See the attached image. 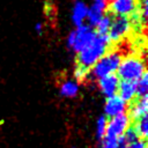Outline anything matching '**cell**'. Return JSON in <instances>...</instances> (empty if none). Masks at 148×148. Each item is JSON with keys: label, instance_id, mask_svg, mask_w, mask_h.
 I'll use <instances>...</instances> for the list:
<instances>
[{"label": "cell", "instance_id": "obj_1", "mask_svg": "<svg viewBox=\"0 0 148 148\" xmlns=\"http://www.w3.org/2000/svg\"><path fill=\"white\" fill-rule=\"evenodd\" d=\"M111 42L108 37V35H98L96 34V37L94 40L84 47L82 51L77 53L76 58V65L82 66L87 69H90L110 49Z\"/></svg>", "mask_w": 148, "mask_h": 148}, {"label": "cell", "instance_id": "obj_2", "mask_svg": "<svg viewBox=\"0 0 148 148\" xmlns=\"http://www.w3.org/2000/svg\"><path fill=\"white\" fill-rule=\"evenodd\" d=\"M121 53L118 50H109L90 69H89V77L97 81L98 79L116 74L118 66L121 61Z\"/></svg>", "mask_w": 148, "mask_h": 148}, {"label": "cell", "instance_id": "obj_3", "mask_svg": "<svg viewBox=\"0 0 148 148\" xmlns=\"http://www.w3.org/2000/svg\"><path fill=\"white\" fill-rule=\"evenodd\" d=\"M146 72V62L141 57L127 56L123 57L121 61L116 72L119 80L125 81H138Z\"/></svg>", "mask_w": 148, "mask_h": 148}, {"label": "cell", "instance_id": "obj_4", "mask_svg": "<svg viewBox=\"0 0 148 148\" xmlns=\"http://www.w3.org/2000/svg\"><path fill=\"white\" fill-rule=\"evenodd\" d=\"M96 37V31L92 27L84 23L80 27H76L74 30H72L66 39L68 49L74 51L76 54L82 51L84 47H87Z\"/></svg>", "mask_w": 148, "mask_h": 148}, {"label": "cell", "instance_id": "obj_5", "mask_svg": "<svg viewBox=\"0 0 148 148\" xmlns=\"http://www.w3.org/2000/svg\"><path fill=\"white\" fill-rule=\"evenodd\" d=\"M133 28V24L131 22V18L128 16H112V22L108 32V37L112 43H119L124 38H126L131 30Z\"/></svg>", "mask_w": 148, "mask_h": 148}, {"label": "cell", "instance_id": "obj_6", "mask_svg": "<svg viewBox=\"0 0 148 148\" xmlns=\"http://www.w3.org/2000/svg\"><path fill=\"white\" fill-rule=\"evenodd\" d=\"M132 125V120L128 117L127 113H121L119 116L108 118V124H106V133L105 135L112 136L120 139L125 131Z\"/></svg>", "mask_w": 148, "mask_h": 148}, {"label": "cell", "instance_id": "obj_7", "mask_svg": "<svg viewBox=\"0 0 148 148\" xmlns=\"http://www.w3.org/2000/svg\"><path fill=\"white\" fill-rule=\"evenodd\" d=\"M110 0H92L91 5L88 6V15H87V24L95 28L98 21L108 14Z\"/></svg>", "mask_w": 148, "mask_h": 148}, {"label": "cell", "instance_id": "obj_8", "mask_svg": "<svg viewBox=\"0 0 148 148\" xmlns=\"http://www.w3.org/2000/svg\"><path fill=\"white\" fill-rule=\"evenodd\" d=\"M138 8V0H110L109 10L114 16H131Z\"/></svg>", "mask_w": 148, "mask_h": 148}, {"label": "cell", "instance_id": "obj_9", "mask_svg": "<svg viewBox=\"0 0 148 148\" xmlns=\"http://www.w3.org/2000/svg\"><path fill=\"white\" fill-rule=\"evenodd\" d=\"M127 106H128V104L126 102H124L118 95L108 97L105 99L104 108H103L104 116L106 118H112V117L119 116L121 113H126Z\"/></svg>", "mask_w": 148, "mask_h": 148}, {"label": "cell", "instance_id": "obj_10", "mask_svg": "<svg viewBox=\"0 0 148 148\" xmlns=\"http://www.w3.org/2000/svg\"><path fill=\"white\" fill-rule=\"evenodd\" d=\"M119 81L120 80L117 76V74H111V75H106V76L98 79L96 83H97V87L101 94L108 98V97L117 95Z\"/></svg>", "mask_w": 148, "mask_h": 148}, {"label": "cell", "instance_id": "obj_11", "mask_svg": "<svg viewBox=\"0 0 148 148\" xmlns=\"http://www.w3.org/2000/svg\"><path fill=\"white\" fill-rule=\"evenodd\" d=\"M148 112V96L136 97L127 106V114L132 121L138 120L139 118L146 116Z\"/></svg>", "mask_w": 148, "mask_h": 148}, {"label": "cell", "instance_id": "obj_12", "mask_svg": "<svg viewBox=\"0 0 148 148\" xmlns=\"http://www.w3.org/2000/svg\"><path fill=\"white\" fill-rule=\"evenodd\" d=\"M117 95L127 104H130L131 102H133L136 98V87H135V82L133 81H125V80H120L119 84H118V90H117Z\"/></svg>", "mask_w": 148, "mask_h": 148}, {"label": "cell", "instance_id": "obj_13", "mask_svg": "<svg viewBox=\"0 0 148 148\" xmlns=\"http://www.w3.org/2000/svg\"><path fill=\"white\" fill-rule=\"evenodd\" d=\"M88 15V5L82 0H76L72 8V22L76 27H80L86 23Z\"/></svg>", "mask_w": 148, "mask_h": 148}, {"label": "cell", "instance_id": "obj_14", "mask_svg": "<svg viewBox=\"0 0 148 148\" xmlns=\"http://www.w3.org/2000/svg\"><path fill=\"white\" fill-rule=\"evenodd\" d=\"M80 90V84L74 79L64 80L59 86V92L65 98H74L77 96Z\"/></svg>", "mask_w": 148, "mask_h": 148}, {"label": "cell", "instance_id": "obj_15", "mask_svg": "<svg viewBox=\"0 0 148 148\" xmlns=\"http://www.w3.org/2000/svg\"><path fill=\"white\" fill-rule=\"evenodd\" d=\"M132 126L134 127V130L140 139L147 140V136H148V116L147 114L139 118L138 120H135Z\"/></svg>", "mask_w": 148, "mask_h": 148}, {"label": "cell", "instance_id": "obj_16", "mask_svg": "<svg viewBox=\"0 0 148 148\" xmlns=\"http://www.w3.org/2000/svg\"><path fill=\"white\" fill-rule=\"evenodd\" d=\"M111 22H112V16L110 14H105L98 21V23L94 28L95 31H96V34H98V35H108L109 29H110V25H111Z\"/></svg>", "mask_w": 148, "mask_h": 148}, {"label": "cell", "instance_id": "obj_17", "mask_svg": "<svg viewBox=\"0 0 148 148\" xmlns=\"http://www.w3.org/2000/svg\"><path fill=\"white\" fill-rule=\"evenodd\" d=\"M106 124H108V118L102 114L97 118L96 120V126H95V136L99 141L105 136L106 133Z\"/></svg>", "mask_w": 148, "mask_h": 148}, {"label": "cell", "instance_id": "obj_18", "mask_svg": "<svg viewBox=\"0 0 148 148\" xmlns=\"http://www.w3.org/2000/svg\"><path fill=\"white\" fill-rule=\"evenodd\" d=\"M136 87V97L147 96L148 94V74L145 73L138 81H135Z\"/></svg>", "mask_w": 148, "mask_h": 148}, {"label": "cell", "instance_id": "obj_19", "mask_svg": "<svg viewBox=\"0 0 148 148\" xmlns=\"http://www.w3.org/2000/svg\"><path fill=\"white\" fill-rule=\"evenodd\" d=\"M88 79H89V69L76 65V67L74 69V80L77 83H80V82H83Z\"/></svg>", "mask_w": 148, "mask_h": 148}, {"label": "cell", "instance_id": "obj_20", "mask_svg": "<svg viewBox=\"0 0 148 148\" xmlns=\"http://www.w3.org/2000/svg\"><path fill=\"white\" fill-rule=\"evenodd\" d=\"M118 146H119V139L105 135L102 140H99L98 148H118Z\"/></svg>", "mask_w": 148, "mask_h": 148}, {"label": "cell", "instance_id": "obj_21", "mask_svg": "<svg viewBox=\"0 0 148 148\" xmlns=\"http://www.w3.org/2000/svg\"><path fill=\"white\" fill-rule=\"evenodd\" d=\"M121 139L127 143V145H131V143H133V142H135L136 140H139L140 138L138 136V134H136V132H135V130H134V127L131 125L126 131H125V133L123 134V136H121Z\"/></svg>", "mask_w": 148, "mask_h": 148}, {"label": "cell", "instance_id": "obj_22", "mask_svg": "<svg viewBox=\"0 0 148 148\" xmlns=\"http://www.w3.org/2000/svg\"><path fill=\"white\" fill-rule=\"evenodd\" d=\"M128 148H148L147 147V141L143 139H139L135 142L128 145Z\"/></svg>", "mask_w": 148, "mask_h": 148}, {"label": "cell", "instance_id": "obj_23", "mask_svg": "<svg viewBox=\"0 0 148 148\" xmlns=\"http://www.w3.org/2000/svg\"><path fill=\"white\" fill-rule=\"evenodd\" d=\"M43 29H44V25L42 22H37L36 25H35V30L38 32V34H42L43 32Z\"/></svg>", "mask_w": 148, "mask_h": 148}, {"label": "cell", "instance_id": "obj_24", "mask_svg": "<svg viewBox=\"0 0 148 148\" xmlns=\"http://www.w3.org/2000/svg\"><path fill=\"white\" fill-rule=\"evenodd\" d=\"M118 148H128V145L120 138L119 139V146H118Z\"/></svg>", "mask_w": 148, "mask_h": 148}]
</instances>
